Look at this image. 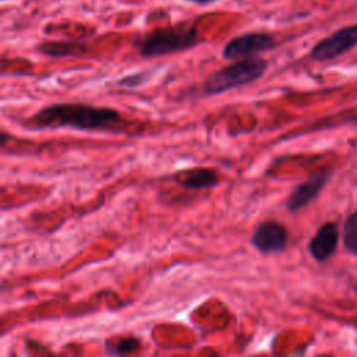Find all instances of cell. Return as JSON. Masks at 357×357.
<instances>
[{
	"label": "cell",
	"mask_w": 357,
	"mask_h": 357,
	"mask_svg": "<svg viewBox=\"0 0 357 357\" xmlns=\"http://www.w3.org/2000/svg\"><path fill=\"white\" fill-rule=\"evenodd\" d=\"M124 119L117 109L86 103H52L25 120L29 130L73 128L81 131H121Z\"/></svg>",
	"instance_id": "1"
},
{
	"label": "cell",
	"mask_w": 357,
	"mask_h": 357,
	"mask_svg": "<svg viewBox=\"0 0 357 357\" xmlns=\"http://www.w3.org/2000/svg\"><path fill=\"white\" fill-rule=\"evenodd\" d=\"M268 70V61L258 56L240 59L211 74L202 84L205 95H218L259 79Z\"/></svg>",
	"instance_id": "2"
},
{
	"label": "cell",
	"mask_w": 357,
	"mask_h": 357,
	"mask_svg": "<svg viewBox=\"0 0 357 357\" xmlns=\"http://www.w3.org/2000/svg\"><path fill=\"white\" fill-rule=\"evenodd\" d=\"M199 33L194 25L180 24L169 28H158L145 35L139 43L142 57H160L194 47L199 43Z\"/></svg>",
	"instance_id": "3"
},
{
	"label": "cell",
	"mask_w": 357,
	"mask_h": 357,
	"mask_svg": "<svg viewBox=\"0 0 357 357\" xmlns=\"http://www.w3.org/2000/svg\"><path fill=\"white\" fill-rule=\"evenodd\" d=\"M276 46L275 38L266 32H247L231 38L223 47L222 56L227 60L250 57L268 52Z\"/></svg>",
	"instance_id": "4"
},
{
	"label": "cell",
	"mask_w": 357,
	"mask_h": 357,
	"mask_svg": "<svg viewBox=\"0 0 357 357\" xmlns=\"http://www.w3.org/2000/svg\"><path fill=\"white\" fill-rule=\"evenodd\" d=\"M357 45V24L337 29L332 35L319 40L312 49L310 56L314 60L325 61L335 59Z\"/></svg>",
	"instance_id": "5"
},
{
	"label": "cell",
	"mask_w": 357,
	"mask_h": 357,
	"mask_svg": "<svg viewBox=\"0 0 357 357\" xmlns=\"http://www.w3.org/2000/svg\"><path fill=\"white\" fill-rule=\"evenodd\" d=\"M289 240L287 229L276 220H262L254 229L251 244L262 254L279 252L286 248Z\"/></svg>",
	"instance_id": "6"
},
{
	"label": "cell",
	"mask_w": 357,
	"mask_h": 357,
	"mask_svg": "<svg viewBox=\"0 0 357 357\" xmlns=\"http://www.w3.org/2000/svg\"><path fill=\"white\" fill-rule=\"evenodd\" d=\"M328 172H319L310 177L307 181L298 184L287 197L286 199V208L290 212H296L300 208L310 204L324 188V185L328 181Z\"/></svg>",
	"instance_id": "7"
},
{
	"label": "cell",
	"mask_w": 357,
	"mask_h": 357,
	"mask_svg": "<svg viewBox=\"0 0 357 357\" xmlns=\"http://www.w3.org/2000/svg\"><path fill=\"white\" fill-rule=\"evenodd\" d=\"M337 240H339L337 226L332 222H326L317 230L315 236L311 238L308 244V250L317 261H326L336 250Z\"/></svg>",
	"instance_id": "8"
},
{
	"label": "cell",
	"mask_w": 357,
	"mask_h": 357,
	"mask_svg": "<svg viewBox=\"0 0 357 357\" xmlns=\"http://www.w3.org/2000/svg\"><path fill=\"white\" fill-rule=\"evenodd\" d=\"M173 177L174 181L187 190L213 188L220 181L218 173L208 167H194L181 173H176Z\"/></svg>",
	"instance_id": "9"
},
{
	"label": "cell",
	"mask_w": 357,
	"mask_h": 357,
	"mask_svg": "<svg viewBox=\"0 0 357 357\" xmlns=\"http://www.w3.org/2000/svg\"><path fill=\"white\" fill-rule=\"evenodd\" d=\"M38 49L52 57H63V56H77L85 50V46L75 42H43L38 46Z\"/></svg>",
	"instance_id": "10"
},
{
	"label": "cell",
	"mask_w": 357,
	"mask_h": 357,
	"mask_svg": "<svg viewBox=\"0 0 357 357\" xmlns=\"http://www.w3.org/2000/svg\"><path fill=\"white\" fill-rule=\"evenodd\" d=\"M106 353L113 356H124L130 354L141 347V340L135 336H124L116 342H106L105 343Z\"/></svg>",
	"instance_id": "11"
},
{
	"label": "cell",
	"mask_w": 357,
	"mask_h": 357,
	"mask_svg": "<svg viewBox=\"0 0 357 357\" xmlns=\"http://www.w3.org/2000/svg\"><path fill=\"white\" fill-rule=\"evenodd\" d=\"M343 238L346 248L357 255V212L347 218L343 229Z\"/></svg>",
	"instance_id": "12"
},
{
	"label": "cell",
	"mask_w": 357,
	"mask_h": 357,
	"mask_svg": "<svg viewBox=\"0 0 357 357\" xmlns=\"http://www.w3.org/2000/svg\"><path fill=\"white\" fill-rule=\"evenodd\" d=\"M151 71H138V73H132V74H128L120 79H117V85L119 86H124V88H137V86H141L145 81L149 79L151 77Z\"/></svg>",
	"instance_id": "13"
},
{
	"label": "cell",
	"mask_w": 357,
	"mask_h": 357,
	"mask_svg": "<svg viewBox=\"0 0 357 357\" xmlns=\"http://www.w3.org/2000/svg\"><path fill=\"white\" fill-rule=\"evenodd\" d=\"M187 1H191V3H197V4H209V3H213V1H218V0H187Z\"/></svg>",
	"instance_id": "14"
}]
</instances>
